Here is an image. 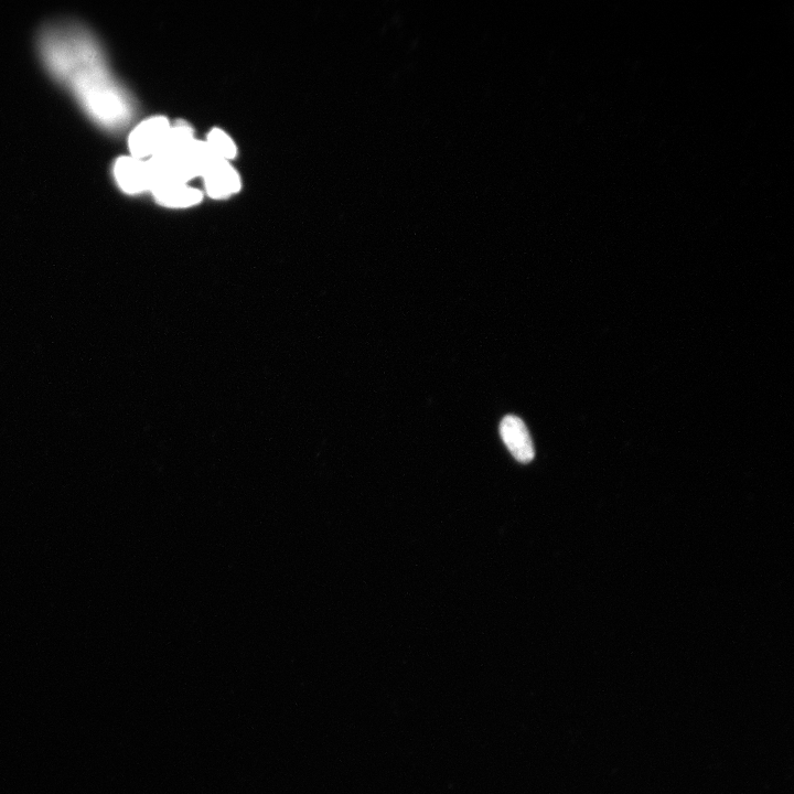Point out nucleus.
<instances>
[{"instance_id":"f257e3e1","label":"nucleus","mask_w":794,"mask_h":794,"mask_svg":"<svg viewBox=\"0 0 794 794\" xmlns=\"http://www.w3.org/2000/svg\"><path fill=\"white\" fill-rule=\"evenodd\" d=\"M39 50L52 77L96 125L113 132L131 120L130 96L114 78L99 41L87 28L52 24L42 30Z\"/></svg>"},{"instance_id":"f03ea898","label":"nucleus","mask_w":794,"mask_h":794,"mask_svg":"<svg viewBox=\"0 0 794 794\" xmlns=\"http://www.w3.org/2000/svg\"><path fill=\"white\" fill-rule=\"evenodd\" d=\"M170 127L165 116L149 117L139 123L128 137L131 156L142 160L156 156L163 147Z\"/></svg>"},{"instance_id":"7ed1b4c3","label":"nucleus","mask_w":794,"mask_h":794,"mask_svg":"<svg viewBox=\"0 0 794 794\" xmlns=\"http://www.w3.org/2000/svg\"><path fill=\"white\" fill-rule=\"evenodd\" d=\"M116 184L126 195H142L150 191V179L146 160L133 156H123L116 160L113 167Z\"/></svg>"},{"instance_id":"20e7f679","label":"nucleus","mask_w":794,"mask_h":794,"mask_svg":"<svg viewBox=\"0 0 794 794\" xmlns=\"http://www.w3.org/2000/svg\"><path fill=\"white\" fill-rule=\"evenodd\" d=\"M500 435L509 452L519 463H531L535 449L530 432L520 417L514 415L504 417L500 424Z\"/></svg>"},{"instance_id":"39448f33","label":"nucleus","mask_w":794,"mask_h":794,"mask_svg":"<svg viewBox=\"0 0 794 794\" xmlns=\"http://www.w3.org/2000/svg\"><path fill=\"white\" fill-rule=\"evenodd\" d=\"M205 181L206 191L212 199L229 198L241 190V178L230 162L217 159L201 177Z\"/></svg>"},{"instance_id":"423d86ee","label":"nucleus","mask_w":794,"mask_h":794,"mask_svg":"<svg viewBox=\"0 0 794 794\" xmlns=\"http://www.w3.org/2000/svg\"><path fill=\"white\" fill-rule=\"evenodd\" d=\"M158 205L170 209H185L198 205L203 193L186 184L167 185L150 191Z\"/></svg>"},{"instance_id":"0eeeda50","label":"nucleus","mask_w":794,"mask_h":794,"mask_svg":"<svg viewBox=\"0 0 794 794\" xmlns=\"http://www.w3.org/2000/svg\"><path fill=\"white\" fill-rule=\"evenodd\" d=\"M195 139V134H193V130L188 124L179 123L171 125L163 147L156 156L180 155L185 152Z\"/></svg>"},{"instance_id":"6e6552de","label":"nucleus","mask_w":794,"mask_h":794,"mask_svg":"<svg viewBox=\"0 0 794 794\" xmlns=\"http://www.w3.org/2000/svg\"><path fill=\"white\" fill-rule=\"evenodd\" d=\"M206 143L214 155L219 159L227 160V162H231L238 154V148H236L233 139L221 128H213L207 137Z\"/></svg>"}]
</instances>
